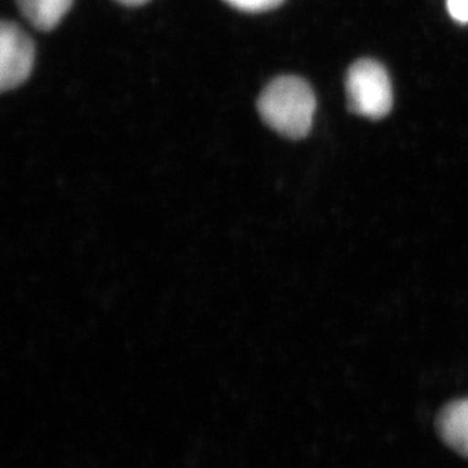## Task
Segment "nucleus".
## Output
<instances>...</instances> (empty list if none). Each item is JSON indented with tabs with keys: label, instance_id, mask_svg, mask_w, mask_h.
Masks as SVG:
<instances>
[{
	"label": "nucleus",
	"instance_id": "obj_7",
	"mask_svg": "<svg viewBox=\"0 0 468 468\" xmlns=\"http://www.w3.org/2000/svg\"><path fill=\"white\" fill-rule=\"evenodd\" d=\"M447 11L458 23H468V0H447Z\"/></svg>",
	"mask_w": 468,
	"mask_h": 468
},
{
	"label": "nucleus",
	"instance_id": "obj_4",
	"mask_svg": "<svg viewBox=\"0 0 468 468\" xmlns=\"http://www.w3.org/2000/svg\"><path fill=\"white\" fill-rule=\"evenodd\" d=\"M435 426L447 446L468 458V398L444 405L438 412Z\"/></svg>",
	"mask_w": 468,
	"mask_h": 468
},
{
	"label": "nucleus",
	"instance_id": "obj_6",
	"mask_svg": "<svg viewBox=\"0 0 468 468\" xmlns=\"http://www.w3.org/2000/svg\"><path fill=\"white\" fill-rule=\"evenodd\" d=\"M226 4L244 13H265L278 8L285 0H225Z\"/></svg>",
	"mask_w": 468,
	"mask_h": 468
},
{
	"label": "nucleus",
	"instance_id": "obj_5",
	"mask_svg": "<svg viewBox=\"0 0 468 468\" xmlns=\"http://www.w3.org/2000/svg\"><path fill=\"white\" fill-rule=\"evenodd\" d=\"M27 22L40 31H52L69 13L73 0H16Z\"/></svg>",
	"mask_w": 468,
	"mask_h": 468
},
{
	"label": "nucleus",
	"instance_id": "obj_2",
	"mask_svg": "<svg viewBox=\"0 0 468 468\" xmlns=\"http://www.w3.org/2000/svg\"><path fill=\"white\" fill-rule=\"evenodd\" d=\"M347 105L354 114L367 119H384L393 108V87L379 62L359 59L346 76Z\"/></svg>",
	"mask_w": 468,
	"mask_h": 468
},
{
	"label": "nucleus",
	"instance_id": "obj_1",
	"mask_svg": "<svg viewBox=\"0 0 468 468\" xmlns=\"http://www.w3.org/2000/svg\"><path fill=\"white\" fill-rule=\"evenodd\" d=\"M315 105L313 89L305 80L279 76L261 91L258 112L274 133L302 140L313 128Z\"/></svg>",
	"mask_w": 468,
	"mask_h": 468
},
{
	"label": "nucleus",
	"instance_id": "obj_3",
	"mask_svg": "<svg viewBox=\"0 0 468 468\" xmlns=\"http://www.w3.org/2000/svg\"><path fill=\"white\" fill-rule=\"evenodd\" d=\"M36 61L31 38L16 25L4 22L0 27V87L4 91L27 82Z\"/></svg>",
	"mask_w": 468,
	"mask_h": 468
},
{
	"label": "nucleus",
	"instance_id": "obj_8",
	"mask_svg": "<svg viewBox=\"0 0 468 468\" xmlns=\"http://www.w3.org/2000/svg\"><path fill=\"white\" fill-rule=\"evenodd\" d=\"M119 4L126 5V6H140V5H144L149 0H117Z\"/></svg>",
	"mask_w": 468,
	"mask_h": 468
}]
</instances>
